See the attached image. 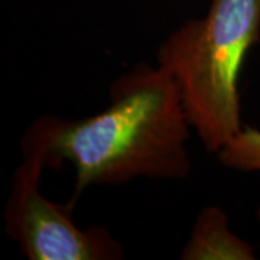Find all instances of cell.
<instances>
[{"label":"cell","instance_id":"cell-6","mask_svg":"<svg viewBox=\"0 0 260 260\" xmlns=\"http://www.w3.org/2000/svg\"><path fill=\"white\" fill-rule=\"evenodd\" d=\"M257 218H259V223H260V207L257 208Z\"/></svg>","mask_w":260,"mask_h":260},{"label":"cell","instance_id":"cell-3","mask_svg":"<svg viewBox=\"0 0 260 260\" xmlns=\"http://www.w3.org/2000/svg\"><path fill=\"white\" fill-rule=\"evenodd\" d=\"M5 207V230L29 260H119L121 243L103 225L83 229L75 223L77 200L59 204L47 198L39 181L45 162L30 149H22Z\"/></svg>","mask_w":260,"mask_h":260},{"label":"cell","instance_id":"cell-5","mask_svg":"<svg viewBox=\"0 0 260 260\" xmlns=\"http://www.w3.org/2000/svg\"><path fill=\"white\" fill-rule=\"evenodd\" d=\"M223 167L240 172H260V130L243 127L218 153Z\"/></svg>","mask_w":260,"mask_h":260},{"label":"cell","instance_id":"cell-2","mask_svg":"<svg viewBox=\"0 0 260 260\" xmlns=\"http://www.w3.org/2000/svg\"><path fill=\"white\" fill-rule=\"evenodd\" d=\"M260 38V0H211L204 16L168 34L156 51L177 85L192 133L218 153L243 129L239 80Z\"/></svg>","mask_w":260,"mask_h":260},{"label":"cell","instance_id":"cell-1","mask_svg":"<svg viewBox=\"0 0 260 260\" xmlns=\"http://www.w3.org/2000/svg\"><path fill=\"white\" fill-rule=\"evenodd\" d=\"M191 133L174 80L159 65L140 62L113 81L102 112L78 120L42 116L22 149L38 152L47 168L71 165L78 200L91 186L185 179L192 172Z\"/></svg>","mask_w":260,"mask_h":260},{"label":"cell","instance_id":"cell-4","mask_svg":"<svg viewBox=\"0 0 260 260\" xmlns=\"http://www.w3.org/2000/svg\"><path fill=\"white\" fill-rule=\"evenodd\" d=\"M181 259L253 260L254 249L233 232L229 215L221 207L207 205L195 218Z\"/></svg>","mask_w":260,"mask_h":260}]
</instances>
